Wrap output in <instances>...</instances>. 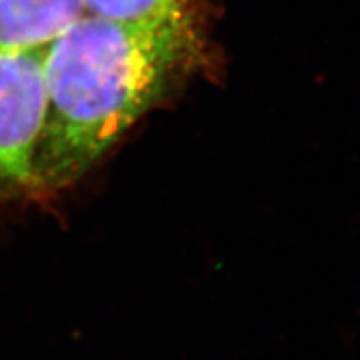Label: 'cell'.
<instances>
[{"label": "cell", "instance_id": "cell-4", "mask_svg": "<svg viewBox=\"0 0 360 360\" xmlns=\"http://www.w3.org/2000/svg\"><path fill=\"white\" fill-rule=\"evenodd\" d=\"M90 15L117 20H152L188 11V0H82Z\"/></svg>", "mask_w": 360, "mask_h": 360}, {"label": "cell", "instance_id": "cell-2", "mask_svg": "<svg viewBox=\"0 0 360 360\" xmlns=\"http://www.w3.org/2000/svg\"><path fill=\"white\" fill-rule=\"evenodd\" d=\"M45 47L0 49V200L32 191L45 109Z\"/></svg>", "mask_w": 360, "mask_h": 360}, {"label": "cell", "instance_id": "cell-1", "mask_svg": "<svg viewBox=\"0 0 360 360\" xmlns=\"http://www.w3.org/2000/svg\"><path fill=\"white\" fill-rule=\"evenodd\" d=\"M195 44L187 11L152 20L84 13L45 45L47 109L30 192L82 177L191 67Z\"/></svg>", "mask_w": 360, "mask_h": 360}, {"label": "cell", "instance_id": "cell-3", "mask_svg": "<svg viewBox=\"0 0 360 360\" xmlns=\"http://www.w3.org/2000/svg\"><path fill=\"white\" fill-rule=\"evenodd\" d=\"M84 13L82 0H0V49L45 47Z\"/></svg>", "mask_w": 360, "mask_h": 360}]
</instances>
